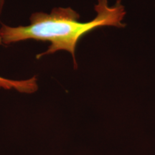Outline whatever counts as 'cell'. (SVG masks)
<instances>
[{
	"label": "cell",
	"instance_id": "6da1fadb",
	"mask_svg": "<svg viewBox=\"0 0 155 155\" xmlns=\"http://www.w3.org/2000/svg\"><path fill=\"white\" fill-rule=\"evenodd\" d=\"M94 9L96 17L87 22L78 21L80 15L71 7H55L49 14L35 12L30 17V24L27 26L10 27L2 24L0 37L5 45L27 40L49 42L48 50L38 54L37 59L65 50L71 54L74 68H77L75 49L83 36L102 27L126 26L122 23L126 11L121 0H117L113 6L108 5V0H98Z\"/></svg>",
	"mask_w": 155,
	"mask_h": 155
},
{
	"label": "cell",
	"instance_id": "7a4b0ae2",
	"mask_svg": "<svg viewBox=\"0 0 155 155\" xmlns=\"http://www.w3.org/2000/svg\"><path fill=\"white\" fill-rule=\"evenodd\" d=\"M5 0H0V14L2 11ZM2 40L0 37V45H2ZM15 90L22 94H33L38 89V79L32 77L25 80H11L0 76V89Z\"/></svg>",
	"mask_w": 155,
	"mask_h": 155
}]
</instances>
